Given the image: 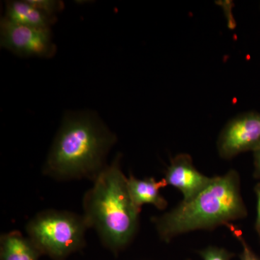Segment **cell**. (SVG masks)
Masks as SVG:
<instances>
[{
	"mask_svg": "<svg viewBox=\"0 0 260 260\" xmlns=\"http://www.w3.org/2000/svg\"><path fill=\"white\" fill-rule=\"evenodd\" d=\"M116 135L95 113L70 112L51 145L43 172L58 180H95L107 165L106 159Z\"/></svg>",
	"mask_w": 260,
	"mask_h": 260,
	"instance_id": "1",
	"label": "cell"
},
{
	"mask_svg": "<svg viewBox=\"0 0 260 260\" xmlns=\"http://www.w3.org/2000/svg\"><path fill=\"white\" fill-rule=\"evenodd\" d=\"M247 210L241 193L239 173L230 170L214 177L209 185L190 201H182L175 208L153 222L159 237L165 242L197 230H212L244 218Z\"/></svg>",
	"mask_w": 260,
	"mask_h": 260,
	"instance_id": "2",
	"label": "cell"
},
{
	"mask_svg": "<svg viewBox=\"0 0 260 260\" xmlns=\"http://www.w3.org/2000/svg\"><path fill=\"white\" fill-rule=\"evenodd\" d=\"M121 155L103 169L84 196L83 217L103 242L120 249L129 244L138 230L139 214L130 196L128 178L123 174Z\"/></svg>",
	"mask_w": 260,
	"mask_h": 260,
	"instance_id": "3",
	"label": "cell"
},
{
	"mask_svg": "<svg viewBox=\"0 0 260 260\" xmlns=\"http://www.w3.org/2000/svg\"><path fill=\"white\" fill-rule=\"evenodd\" d=\"M88 229L83 215L48 210L38 213L28 222L26 232L39 250L60 258L83 245Z\"/></svg>",
	"mask_w": 260,
	"mask_h": 260,
	"instance_id": "4",
	"label": "cell"
},
{
	"mask_svg": "<svg viewBox=\"0 0 260 260\" xmlns=\"http://www.w3.org/2000/svg\"><path fill=\"white\" fill-rule=\"evenodd\" d=\"M0 45L23 57L51 58L56 51L51 29L20 25L4 17L0 22Z\"/></svg>",
	"mask_w": 260,
	"mask_h": 260,
	"instance_id": "5",
	"label": "cell"
},
{
	"mask_svg": "<svg viewBox=\"0 0 260 260\" xmlns=\"http://www.w3.org/2000/svg\"><path fill=\"white\" fill-rule=\"evenodd\" d=\"M260 147V114L246 113L234 118L219 135L217 148L223 159H231Z\"/></svg>",
	"mask_w": 260,
	"mask_h": 260,
	"instance_id": "6",
	"label": "cell"
},
{
	"mask_svg": "<svg viewBox=\"0 0 260 260\" xmlns=\"http://www.w3.org/2000/svg\"><path fill=\"white\" fill-rule=\"evenodd\" d=\"M213 178L200 173L194 167L190 155L181 153L171 160L164 179L167 185L174 186L182 193L183 201L188 202L209 185Z\"/></svg>",
	"mask_w": 260,
	"mask_h": 260,
	"instance_id": "7",
	"label": "cell"
},
{
	"mask_svg": "<svg viewBox=\"0 0 260 260\" xmlns=\"http://www.w3.org/2000/svg\"><path fill=\"white\" fill-rule=\"evenodd\" d=\"M166 186L167 183L164 179L158 181L153 177L138 179L131 175L128 178L130 196L135 206L140 210L145 204H151L158 210H165L168 203L160 194V190Z\"/></svg>",
	"mask_w": 260,
	"mask_h": 260,
	"instance_id": "8",
	"label": "cell"
},
{
	"mask_svg": "<svg viewBox=\"0 0 260 260\" xmlns=\"http://www.w3.org/2000/svg\"><path fill=\"white\" fill-rule=\"evenodd\" d=\"M4 18L20 25L47 29H51L56 20V15L47 14L30 4L28 0L7 2Z\"/></svg>",
	"mask_w": 260,
	"mask_h": 260,
	"instance_id": "9",
	"label": "cell"
},
{
	"mask_svg": "<svg viewBox=\"0 0 260 260\" xmlns=\"http://www.w3.org/2000/svg\"><path fill=\"white\" fill-rule=\"evenodd\" d=\"M2 259L37 260V248L21 233L12 232L1 237Z\"/></svg>",
	"mask_w": 260,
	"mask_h": 260,
	"instance_id": "10",
	"label": "cell"
},
{
	"mask_svg": "<svg viewBox=\"0 0 260 260\" xmlns=\"http://www.w3.org/2000/svg\"><path fill=\"white\" fill-rule=\"evenodd\" d=\"M225 226L231 231L233 235L235 238H237V240H239V242L242 244L243 246V251L242 255H241V259L242 260H260L251 250L247 243L246 242L245 239L243 237L242 231L240 229H238L237 226H235V225H233L232 223L227 224V225H225Z\"/></svg>",
	"mask_w": 260,
	"mask_h": 260,
	"instance_id": "11",
	"label": "cell"
},
{
	"mask_svg": "<svg viewBox=\"0 0 260 260\" xmlns=\"http://www.w3.org/2000/svg\"><path fill=\"white\" fill-rule=\"evenodd\" d=\"M30 4L39 8L47 14L56 15V13L60 12L64 8V4L61 1L54 0H28Z\"/></svg>",
	"mask_w": 260,
	"mask_h": 260,
	"instance_id": "12",
	"label": "cell"
},
{
	"mask_svg": "<svg viewBox=\"0 0 260 260\" xmlns=\"http://www.w3.org/2000/svg\"><path fill=\"white\" fill-rule=\"evenodd\" d=\"M202 256L204 260H229L230 254L223 249L216 247H209L202 251Z\"/></svg>",
	"mask_w": 260,
	"mask_h": 260,
	"instance_id": "13",
	"label": "cell"
},
{
	"mask_svg": "<svg viewBox=\"0 0 260 260\" xmlns=\"http://www.w3.org/2000/svg\"><path fill=\"white\" fill-rule=\"evenodd\" d=\"M254 191H255L256 200H257V205H256L257 215H256L255 227L256 232H257L258 235L260 237V183L256 184L255 187H254Z\"/></svg>",
	"mask_w": 260,
	"mask_h": 260,
	"instance_id": "14",
	"label": "cell"
},
{
	"mask_svg": "<svg viewBox=\"0 0 260 260\" xmlns=\"http://www.w3.org/2000/svg\"><path fill=\"white\" fill-rule=\"evenodd\" d=\"M254 177L260 179V147L254 151Z\"/></svg>",
	"mask_w": 260,
	"mask_h": 260,
	"instance_id": "15",
	"label": "cell"
}]
</instances>
